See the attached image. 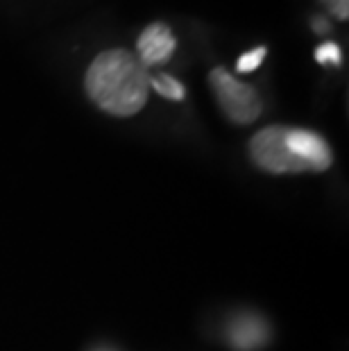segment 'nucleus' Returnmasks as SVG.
Masks as SVG:
<instances>
[{
	"mask_svg": "<svg viewBox=\"0 0 349 351\" xmlns=\"http://www.w3.org/2000/svg\"><path fill=\"white\" fill-rule=\"evenodd\" d=\"M84 88L102 111L130 118L145 107L150 95V73L130 50H105L88 66Z\"/></svg>",
	"mask_w": 349,
	"mask_h": 351,
	"instance_id": "f257e3e1",
	"label": "nucleus"
},
{
	"mask_svg": "<svg viewBox=\"0 0 349 351\" xmlns=\"http://www.w3.org/2000/svg\"><path fill=\"white\" fill-rule=\"evenodd\" d=\"M250 156L272 175L322 173L333 163V152L320 134L302 127L272 125L250 141Z\"/></svg>",
	"mask_w": 349,
	"mask_h": 351,
	"instance_id": "f03ea898",
	"label": "nucleus"
},
{
	"mask_svg": "<svg viewBox=\"0 0 349 351\" xmlns=\"http://www.w3.org/2000/svg\"><path fill=\"white\" fill-rule=\"evenodd\" d=\"M209 86L215 93L220 109L225 116L236 125H250L254 123L263 111V102L258 98L256 88L236 80L232 73L225 69H213L209 73Z\"/></svg>",
	"mask_w": 349,
	"mask_h": 351,
	"instance_id": "7ed1b4c3",
	"label": "nucleus"
},
{
	"mask_svg": "<svg viewBox=\"0 0 349 351\" xmlns=\"http://www.w3.org/2000/svg\"><path fill=\"white\" fill-rule=\"evenodd\" d=\"M225 335L234 351H258L270 342V324L258 313H236L229 317Z\"/></svg>",
	"mask_w": 349,
	"mask_h": 351,
	"instance_id": "20e7f679",
	"label": "nucleus"
},
{
	"mask_svg": "<svg viewBox=\"0 0 349 351\" xmlns=\"http://www.w3.org/2000/svg\"><path fill=\"white\" fill-rule=\"evenodd\" d=\"M177 48L175 34L166 23H150L143 32L139 34L136 50H139V62L150 69V66L166 64Z\"/></svg>",
	"mask_w": 349,
	"mask_h": 351,
	"instance_id": "39448f33",
	"label": "nucleus"
},
{
	"mask_svg": "<svg viewBox=\"0 0 349 351\" xmlns=\"http://www.w3.org/2000/svg\"><path fill=\"white\" fill-rule=\"evenodd\" d=\"M150 88H154L161 98L173 100V102H180L186 98V88L182 86V82H177L170 75H154V77L150 75Z\"/></svg>",
	"mask_w": 349,
	"mask_h": 351,
	"instance_id": "423d86ee",
	"label": "nucleus"
},
{
	"mask_svg": "<svg viewBox=\"0 0 349 351\" xmlns=\"http://www.w3.org/2000/svg\"><path fill=\"white\" fill-rule=\"evenodd\" d=\"M315 62L320 66H340L343 64V50L338 43L324 41L315 48Z\"/></svg>",
	"mask_w": 349,
	"mask_h": 351,
	"instance_id": "0eeeda50",
	"label": "nucleus"
},
{
	"mask_svg": "<svg viewBox=\"0 0 349 351\" xmlns=\"http://www.w3.org/2000/svg\"><path fill=\"white\" fill-rule=\"evenodd\" d=\"M265 55H268V48H265V46H258V48H252L248 52H243V55L239 57V62H236V71H239V73L256 71L258 66L263 64Z\"/></svg>",
	"mask_w": 349,
	"mask_h": 351,
	"instance_id": "6e6552de",
	"label": "nucleus"
},
{
	"mask_svg": "<svg viewBox=\"0 0 349 351\" xmlns=\"http://www.w3.org/2000/svg\"><path fill=\"white\" fill-rule=\"evenodd\" d=\"M324 5V10L336 16L338 21H347L349 19V0H320Z\"/></svg>",
	"mask_w": 349,
	"mask_h": 351,
	"instance_id": "1a4fd4ad",
	"label": "nucleus"
},
{
	"mask_svg": "<svg viewBox=\"0 0 349 351\" xmlns=\"http://www.w3.org/2000/svg\"><path fill=\"white\" fill-rule=\"evenodd\" d=\"M311 23H313V32H317V34H326L331 29L329 21H326L324 16H313L311 19Z\"/></svg>",
	"mask_w": 349,
	"mask_h": 351,
	"instance_id": "9d476101",
	"label": "nucleus"
},
{
	"mask_svg": "<svg viewBox=\"0 0 349 351\" xmlns=\"http://www.w3.org/2000/svg\"><path fill=\"white\" fill-rule=\"evenodd\" d=\"M93 351H116V349H109V347H102V349H93Z\"/></svg>",
	"mask_w": 349,
	"mask_h": 351,
	"instance_id": "9b49d317",
	"label": "nucleus"
}]
</instances>
